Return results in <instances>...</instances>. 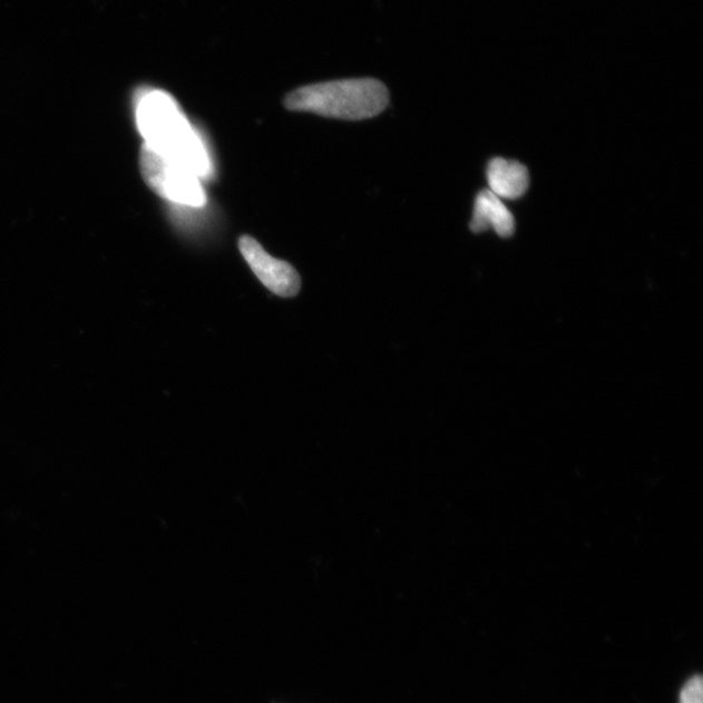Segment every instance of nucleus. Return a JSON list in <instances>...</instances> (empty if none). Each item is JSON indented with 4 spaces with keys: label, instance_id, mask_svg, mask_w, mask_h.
Masks as SVG:
<instances>
[{
    "label": "nucleus",
    "instance_id": "nucleus-1",
    "mask_svg": "<svg viewBox=\"0 0 703 703\" xmlns=\"http://www.w3.org/2000/svg\"><path fill=\"white\" fill-rule=\"evenodd\" d=\"M136 118L145 146L158 156L189 169L199 179L212 174L204 141L167 92L156 89L143 92L137 99Z\"/></svg>",
    "mask_w": 703,
    "mask_h": 703
},
{
    "label": "nucleus",
    "instance_id": "nucleus-2",
    "mask_svg": "<svg viewBox=\"0 0 703 703\" xmlns=\"http://www.w3.org/2000/svg\"><path fill=\"white\" fill-rule=\"evenodd\" d=\"M385 85L375 79H350L307 85L285 98L291 111L311 113L340 120H364L389 106Z\"/></svg>",
    "mask_w": 703,
    "mask_h": 703
},
{
    "label": "nucleus",
    "instance_id": "nucleus-3",
    "mask_svg": "<svg viewBox=\"0 0 703 703\" xmlns=\"http://www.w3.org/2000/svg\"><path fill=\"white\" fill-rule=\"evenodd\" d=\"M141 169L145 182L160 197L191 207L206 204V193L199 177L175 162L158 156L148 146L143 149Z\"/></svg>",
    "mask_w": 703,
    "mask_h": 703
},
{
    "label": "nucleus",
    "instance_id": "nucleus-4",
    "mask_svg": "<svg viewBox=\"0 0 703 703\" xmlns=\"http://www.w3.org/2000/svg\"><path fill=\"white\" fill-rule=\"evenodd\" d=\"M238 250L267 290L281 297L297 295L301 290V277L289 262L270 256L256 238L248 235L238 238Z\"/></svg>",
    "mask_w": 703,
    "mask_h": 703
},
{
    "label": "nucleus",
    "instance_id": "nucleus-5",
    "mask_svg": "<svg viewBox=\"0 0 703 703\" xmlns=\"http://www.w3.org/2000/svg\"><path fill=\"white\" fill-rule=\"evenodd\" d=\"M470 230L480 232L494 230L500 237H509L515 232V218L509 208L490 191H482L476 197Z\"/></svg>",
    "mask_w": 703,
    "mask_h": 703
},
{
    "label": "nucleus",
    "instance_id": "nucleus-6",
    "mask_svg": "<svg viewBox=\"0 0 703 703\" xmlns=\"http://www.w3.org/2000/svg\"><path fill=\"white\" fill-rule=\"evenodd\" d=\"M490 192L500 199H517L529 188L528 168L519 162L492 159L488 166Z\"/></svg>",
    "mask_w": 703,
    "mask_h": 703
},
{
    "label": "nucleus",
    "instance_id": "nucleus-7",
    "mask_svg": "<svg viewBox=\"0 0 703 703\" xmlns=\"http://www.w3.org/2000/svg\"><path fill=\"white\" fill-rule=\"evenodd\" d=\"M678 703H703V680L701 676H693L687 680Z\"/></svg>",
    "mask_w": 703,
    "mask_h": 703
}]
</instances>
